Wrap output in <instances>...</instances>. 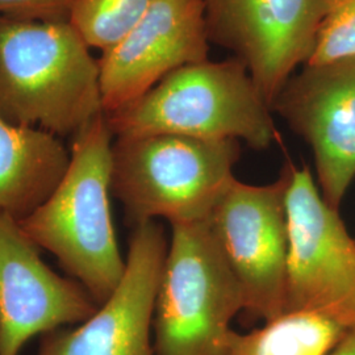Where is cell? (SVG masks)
I'll return each instance as SVG.
<instances>
[{
    "label": "cell",
    "instance_id": "7",
    "mask_svg": "<svg viewBox=\"0 0 355 355\" xmlns=\"http://www.w3.org/2000/svg\"><path fill=\"white\" fill-rule=\"evenodd\" d=\"M287 184V166L270 184L234 179L208 220L240 284L242 311L252 320L268 321L284 313L290 253Z\"/></svg>",
    "mask_w": 355,
    "mask_h": 355
},
{
    "label": "cell",
    "instance_id": "4",
    "mask_svg": "<svg viewBox=\"0 0 355 355\" xmlns=\"http://www.w3.org/2000/svg\"><path fill=\"white\" fill-rule=\"evenodd\" d=\"M240 141L177 135L114 139L111 193L135 227L208 221L236 179Z\"/></svg>",
    "mask_w": 355,
    "mask_h": 355
},
{
    "label": "cell",
    "instance_id": "15",
    "mask_svg": "<svg viewBox=\"0 0 355 355\" xmlns=\"http://www.w3.org/2000/svg\"><path fill=\"white\" fill-rule=\"evenodd\" d=\"M153 0H70L69 23L89 48L105 51L139 23Z\"/></svg>",
    "mask_w": 355,
    "mask_h": 355
},
{
    "label": "cell",
    "instance_id": "9",
    "mask_svg": "<svg viewBox=\"0 0 355 355\" xmlns=\"http://www.w3.org/2000/svg\"><path fill=\"white\" fill-rule=\"evenodd\" d=\"M167 248L157 221L135 227L114 293L79 327L45 334L37 355H155L153 320Z\"/></svg>",
    "mask_w": 355,
    "mask_h": 355
},
{
    "label": "cell",
    "instance_id": "16",
    "mask_svg": "<svg viewBox=\"0 0 355 355\" xmlns=\"http://www.w3.org/2000/svg\"><path fill=\"white\" fill-rule=\"evenodd\" d=\"M325 11L315 48L305 64L322 66L355 60V0H324Z\"/></svg>",
    "mask_w": 355,
    "mask_h": 355
},
{
    "label": "cell",
    "instance_id": "5",
    "mask_svg": "<svg viewBox=\"0 0 355 355\" xmlns=\"http://www.w3.org/2000/svg\"><path fill=\"white\" fill-rule=\"evenodd\" d=\"M243 309L233 275L208 221L171 225L155 300V355H218Z\"/></svg>",
    "mask_w": 355,
    "mask_h": 355
},
{
    "label": "cell",
    "instance_id": "2",
    "mask_svg": "<svg viewBox=\"0 0 355 355\" xmlns=\"http://www.w3.org/2000/svg\"><path fill=\"white\" fill-rule=\"evenodd\" d=\"M89 49L69 21L0 16V116L73 139L104 114Z\"/></svg>",
    "mask_w": 355,
    "mask_h": 355
},
{
    "label": "cell",
    "instance_id": "8",
    "mask_svg": "<svg viewBox=\"0 0 355 355\" xmlns=\"http://www.w3.org/2000/svg\"><path fill=\"white\" fill-rule=\"evenodd\" d=\"M209 41L233 51L271 108L295 70L308 62L324 0H203Z\"/></svg>",
    "mask_w": 355,
    "mask_h": 355
},
{
    "label": "cell",
    "instance_id": "11",
    "mask_svg": "<svg viewBox=\"0 0 355 355\" xmlns=\"http://www.w3.org/2000/svg\"><path fill=\"white\" fill-rule=\"evenodd\" d=\"M271 110L308 142L321 195L338 209L355 178V60L304 64Z\"/></svg>",
    "mask_w": 355,
    "mask_h": 355
},
{
    "label": "cell",
    "instance_id": "14",
    "mask_svg": "<svg viewBox=\"0 0 355 355\" xmlns=\"http://www.w3.org/2000/svg\"><path fill=\"white\" fill-rule=\"evenodd\" d=\"M262 328L230 330L218 355H328L349 330L313 312H286Z\"/></svg>",
    "mask_w": 355,
    "mask_h": 355
},
{
    "label": "cell",
    "instance_id": "18",
    "mask_svg": "<svg viewBox=\"0 0 355 355\" xmlns=\"http://www.w3.org/2000/svg\"><path fill=\"white\" fill-rule=\"evenodd\" d=\"M328 355H355V330L349 331L343 341Z\"/></svg>",
    "mask_w": 355,
    "mask_h": 355
},
{
    "label": "cell",
    "instance_id": "17",
    "mask_svg": "<svg viewBox=\"0 0 355 355\" xmlns=\"http://www.w3.org/2000/svg\"><path fill=\"white\" fill-rule=\"evenodd\" d=\"M70 0H0V16L41 20L69 21Z\"/></svg>",
    "mask_w": 355,
    "mask_h": 355
},
{
    "label": "cell",
    "instance_id": "12",
    "mask_svg": "<svg viewBox=\"0 0 355 355\" xmlns=\"http://www.w3.org/2000/svg\"><path fill=\"white\" fill-rule=\"evenodd\" d=\"M98 306L41 259L17 220L0 215V355H20L33 337L82 324Z\"/></svg>",
    "mask_w": 355,
    "mask_h": 355
},
{
    "label": "cell",
    "instance_id": "3",
    "mask_svg": "<svg viewBox=\"0 0 355 355\" xmlns=\"http://www.w3.org/2000/svg\"><path fill=\"white\" fill-rule=\"evenodd\" d=\"M271 112L246 66L233 57L183 66L105 117L114 139L177 135L243 141L265 150L279 139Z\"/></svg>",
    "mask_w": 355,
    "mask_h": 355
},
{
    "label": "cell",
    "instance_id": "1",
    "mask_svg": "<svg viewBox=\"0 0 355 355\" xmlns=\"http://www.w3.org/2000/svg\"><path fill=\"white\" fill-rule=\"evenodd\" d=\"M114 133L105 114L73 137L64 177L48 200L19 221L38 249L53 254L70 278L102 305L124 277L111 214Z\"/></svg>",
    "mask_w": 355,
    "mask_h": 355
},
{
    "label": "cell",
    "instance_id": "6",
    "mask_svg": "<svg viewBox=\"0 0 355 355\" xmlns=\"http://www.w3.org/2000/svg\"><path fill=\"white\" fill-rule=\"evenodd\" d=\"M290 253L286 312H313L355 330V239L308 166L287 162Z\"/></svg>",
    "mask_w": 355,
    "mask_h": 355
},
{
    "label": "cell",
    "instance_id": "10",
    "mask_svg": "<svg viewBox=\"0 0 355 355\" xmlns=\"http://www.w3.org/2000/svg\"><path fill=\"white\" fill-rule=\"evenodd\" d=\"M203 0H153L124 37L99 60L104 114L136 102L166 76L208 61Z\"/></svg>",
    "mask_w": 355,
    "mask_h": 355
},
{
    "label": "cell",
    "instance_id": "13",
    "mask_svg": "<svg viewBox=\"0 0 355 355\" xmlns=\"http://www.w3.org/2000/svg\"><path fill=\"white\" fill-rule=\"evenodd\" d=\"M69 161L60 137L0 116V215L20 221L36 211L61 182Z\"/></svg>",
    "mask_w": 355,
    "mask_h": 355
}]
</instances>
